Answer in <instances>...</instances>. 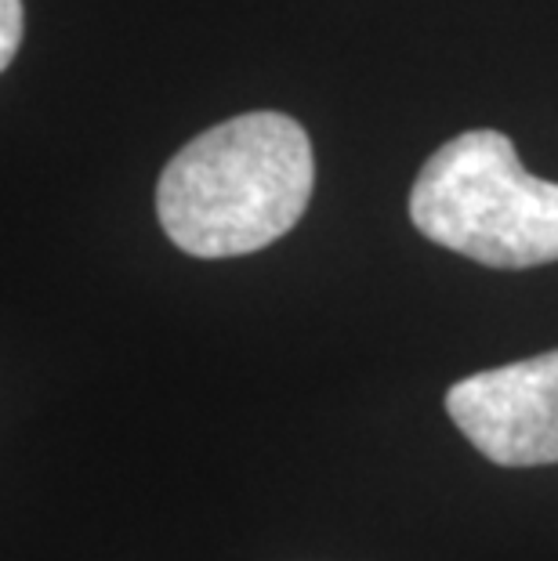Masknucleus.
<instances>
[{"instance_id":"f257e3e1","label":"nucleus","mask_w":558,"mask_h":561,"mask_svg":"<svg viewBox=\"0 0 558 561\" xmlns=\"http://www.w3.org/2000/svg\"><path fill=\"white\" fill-rule=\"evenodd\" d=\"M316 188L305 127L283 113H243L193 138L163 167L157 218L193 257H240L301 221Z\"/></svg>"},{"instance_id":"f03ea898","label":"nucleus","mask_w":558,"mask_h":561,"mask_svg":"<svg viewBox=\"0 0 558 561\" xmlns=\"http://www.w3.org/2000/svg\"><path fill=\"white\" fill-rule=\"evenodd\" d=\"M410 221L424 240L490 268L558 261V185L533 178L501 130L443 141L410 188Z\"/></svg>"},{"instance_id":"7ed1b4c3","label":"nucleus","mask_w":558,"mask_h":561,"mask_svg":"<svg viewBox=\"0 0 558 561\" xmlns=\"http://www.w3.org/2000/svg\"><path fill=\"white\" fill-rule=\"evenodd\" d=\"M446 413L501 468L558 463V348L457 380Z\"/></svg>"},{"instance_id":"20e7f679","label":"nucleus","mask_w":558,"mask_h":561,"mask_svg":"<svg viewBox=\"0 0 558 561\" xmlns=\"http://www.w3.org/2000/svg\"><path fill=\"white\" fill-rule=\"evenodd\" d=\"M22 26H26L22 0H0V73L11 66V58H15V51H19Z\"/></svg>"}]
</instances>
